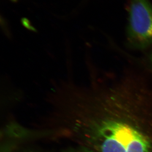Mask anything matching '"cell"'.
I'll list each match as a JSON object with an SVG mask.
<instances>
[{
	"label": "cell",
	"instance_id": "cell-1",
	"mask_svg": "<svg viewBox=\"0 0 152 152\" xmlns=\"http://www.w3.org/2000/svg\"><path fill=\"white\" fill-rule=\"evenodd\" d=\"M76 126L94 152H152V83L125 72L99 78L83 90Z\"/></svg>",
	"mask_w": 152,
	"mask_h": 152
},
{
	"label": "cell",
	"instance_id": "cell-2",
	"mask_svg": "<svg viewBox=\"0 0 152 152\" xmlns=\"http://www.w3.org/2000/svg\"><path fill=\"white\" fill-rule=\"evenodd\" d=\"M127 41L132 48L152 47V5L148 0H129Z\"/></svg>",
	"mask_w": 152,
	"mask_h": 152
},
{
	"label": "cell",
	"instance_id": "cell-3",
	"mask_svg": "<svg viewBox=\"0 0 152 152\" xmlns=\"http://www.w3.org/2000/svg\"><path fill=\"white\" fill-rule=\"evenodd\" d=\"M64 152H94L86 147L83 145L70 148L65 150Z\"/></svg>",
	"mask_w": 152,
	"mask_h": 152
},
{
	"label": "cell",
	"instance_id": "cell-4",
	"mask_svg": "<svg viewBox=\"0 0 152 152\" xmlns=\"http://www.w3.org/2000/svg\"><path fill=\"white\" fill-rule=\"evenodd\" d=\"M149 61L150 64H151V67L152 69V52L150 55L149 57Z\"/></svg>",
	"mask_w": 152,
	"mask_h": 152
}]
</instances>
